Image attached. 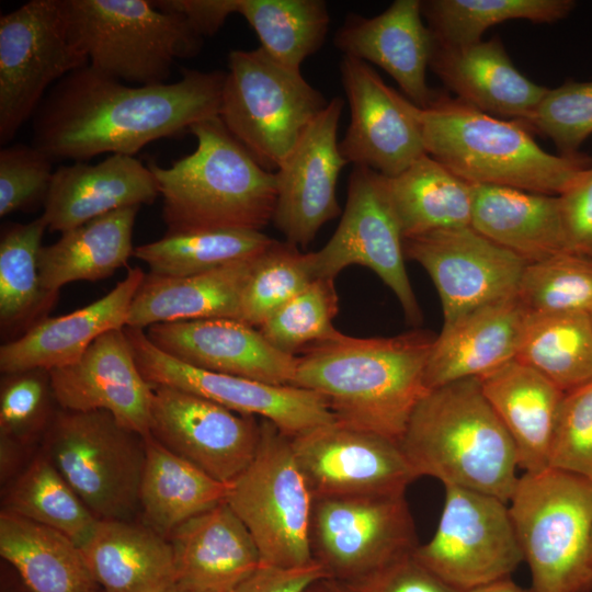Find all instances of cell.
Returning a JSON list of instances; mask_svg holds the SVG:
<instances>
[{
    "label": "cell",
    "instance_id": "obj_35",
    "mask_svg": "<svg viewBox=\"0 0 592 592\" xmlns=\"http://www.w3.org/2000/svg\"><path fill=\"white\" fill-rule=\"evenodd\" d=\"M0 555L32 592H102L78 544L4 510L0 513Z\"/></svg>",
    "mask_w": 592,
    "mask_h": 592
},
{
    "label": "cell",
    "instance_id": "obj_23",
    "mask_svg": "<svg viewBox=\"0 0 592 592\" xmlns=\"http://www.w3.org/2000/svg\"><path fill=\"white\" fill-rule=\"evenodd\" d=\"M422 16L420 0H396L374 18L350 14L337 31L334 45L345 56L384 69L409 101L426 109L440 93L426 82L433 36Z\"/></svg>",
    "mask_w": 592,
    "mask_h": 592
},
{
    "label": "cell",
    "instance_id": "obj_27",
    "mask_svg": "<svg viewBox=\"0 0 592 592\" xmlns=\"http://www.w3.org/2000/svg\"><path fill=\"white\" fill-rule=\"evenodd\" d=\"M429 68L458 100L489 115L522 122L548 90L517 70L498 36L464 46L433 39Z\"/></svg>",
    "mask_w": 592,
    "mask_h": 592
},
{
    "label": "cell",
    "instance_id": "obj_41",
    "mask_svg": "<svg viewBox=\"0 0 592 592\" xmlns=\"http://www.w3.org/2000/svg\"><path fill=\"white\" fill-rule=\"evenodd\" d=\"M238 14L274 60L299 69L323 44L330 23L322 0H239Z\"/></svg>",
    "mask_w": 592,
    "mask_h": 592
},
{
    "label": "cell",
    "instance_id": "obj_50",
    "mask_svg": "<svg viewBox=\"0 0 592 592\" xmlns=\"http://www.w3.org/2000/svg\"><path fill=\"white\" fill-rule=\"evenodd\" d=\"M331 581L334 592H458L421 565L413 553L362 577Z\"/></svg>",
    "mask_w": 592,
    "mask_h": 592
},
{
    "label": "cell",
    "instance_id": "obj_33",
    "mask_svg": "<svg viewBox=\"0 0 592 592\" xmlns=\"http://www.w3.org/2000/svg\"><path fill=\"white\" fill-rule=\"evenodd\" d=\"M140 207L107 213L61 234L39 253L44 289L59 293L66 284L107 278L134 254L133 230Z\"/></svg>",
    "mask_w": 592,
    "mask_h": 592
},
{
    "label": "cell",
    "instance_id": "obj_47",
    "mask_svg": "<svg viewBox=\"0 0 592 592\" xmlns=\"http://www.w3.org/2000/svg\"><path fill=\"white\" fill-rule=\"evenodd\" d=\"M523 123L553 140L559 155L581 153V145L592 134V80H568L548 89Z\"/></svg>",
    "mask_w": 592,
    "mask_h": 592
},
{
    "label": "cell",
    "instance_id": "obj_2",
    "mask_svg": "<svg viewBox=\"0 0 592 592\" xmlns=\"http://www.w3.org/2000/svg\"><path fill=\"white\" fill-rule=\"evenodd\" d=\"M434 337L414 330L389 338L343 333L297 356L291 386L310 390L337 422L399 443L423 396Z\"/></svg>",
    "mask_w": 592,
    "mask_h": 592
},
{
    "label": "cell",
    "instance_id": "obj_59",
    "mask_svg": "<svg viewBox=\"0 0 592 592\" xmlns=\"http://www.w3.org/2000/svg\"><path fill=\"white\" fill-rule=\"evenodd\" d=\"M591 316H592V314H591Z\"/></svg>",
    "mask_w": 592,
    "mask_h": 592
},
{
    "label": "cell",
    "instance_id": "obj_58",
    "mask_svg": "<svg viewBox=\"0 0 592 592\" xmlns=\"http://www.w3.org/2000/svg\"><path fill=\"white\" fill-rule=\"evenodd\" d=\"M172 587H173V585H172ZM170 589H171V588H169V589H167V590L155 591V592H170Z\"/></svg>",
    "mask_w": 592,
    "mask_h": 592
},
{
    "label": "cell",
    "instance_id": "obj_21",
    "mask_svg": "<svg viewBox=\"0 0 592 592\" xmlns=\"http://www.w3.org/2000/svg\"><path fill=\"white\" fill-rule=\"evenodd\" d=\"M49 374L60 409L106 411L125 429L149 433L152 386L136 364L125 328L102 334L77 362Z\"/></svg>",
    "mask_w": 592,
    "mask_h": 592
},
{
    "label": "cell",
    "instance_id": "obj_16",
    "mask_svg": "<svg viewBox=\"0 0 592 592\" xmlns=\"http://www.w3.org/2000/svg\"><path fill=\"white\" fill-rule=\"evenodd\" d=\"M403 252L433 281L442 303L443 325L481 306L516 296L527 265L471 226L403 239Z\"/></svg>",
    "mask_w": 592,
    "mask_h": 592
},
{
    "label": "cell",
    "instance_id": "obj_46",
    "mask_svg": "<svg viewBox=\"0 0 592 592\" xmlns=\"http://www.w3.org/2000/svg\"><path fill=\"white\" fill-rule=\"evenodd\" d=\"M58 409L48 369L2 374L0 436L33 447L37 441H43Z\"/></svg>",
    "mask_w": 592,
    "mask_h": 592
},
{
    "label": "cell",
    "instance_id": "obj_5",
    "mask_svg": "<svg viewBox=\"0 0 592 592\" xmlns=\"http://www.w3.org/2000/svg\"><path fill=\"white\" fill-rule=\"evenodd\" d=\"M425 151L470 184L508 186L559 195L592 158L542 149L519 119H503L440 93L417 109Z\"/></svg>",
    "mask_w": 592,
    "mask_h": 592
},
{
    "label": "cell",
    "instance_id": "obj_36",
    "mask_svg": "<svg viewBox=\"0 0 592 592\" xmlns=\"http://www.w3.org/2000/svg\"><path fill=\"white\" fill-rule=\"evenodd\" d=\"M385 179V187L403 239L470 226L471 184L429 156Z\"/></svg>",
    "mask_w": 592,
    "mask_h": 592
},
{
    "label": "cell",
    "instance_id": "obj_30",
    "mask_svg": "<svg viewBox=\"0 0 592 592\" xmlns=\"http://www.w3.org/2000/svg\"><path fill=\"white\" fill-rule=\"evenodd\" d=\"M470 226L527 264L571 252L557 195L471 184Z\"/></svg>",
    "mask_w": 592,
    "mask_h": 592
},
{
    "label": "cell",
    "instance_id": "obj_28",
    "mask_svg": "<svg viewBox=\"0 0 592 592\" xmlns=\"http://www.w3.org/2000/svg\"><path fill=\"white\" fill-rule=\"evenodd\" d=\"M526 314L516 295L443 325L426 362L428 389L479 378L514 360Z\"/></svg>",
    "mask_w": 592,
    "mask_h": 592
},
{
    "label": "cell",
    "instance_id": "obj_4",
    "mask_svg": "<svg viewBox=\"0 0 592 592\" xmlns=\"http://www.w3.org/2000/svg\"><path fill=\"white\" fill-rule=\"evenodd\" d=\"M195 150L171 167L149 162L162 198L166 234L242 229L261 231L273 218L275 172L264 169L218 116L189 130Z\"/></svg>",
    "mask_w": 592,
    "mask_h": 592
},
{
    "label": "cell",
    "instance_id": "obj_29",
    "mask_svg": "<svg viewBox=\"0 0 592 592\" xmlns=\"http://www.w3.org/2000/svg\"><path fill=\"white\" fill-rule=\"evenodd\" d=\"M478 379L486 399L513 441L519 468L530 474L549 468L565 391L515 358Z\"/></svg>",
    "mask_w": 592,
    "mask_h": 592
},
{
    "label": "cell",
    "instance_id": "obj_22",
    "mask_svg": "<svg viewBox=\"0 0 592 592\" xmlns=\"http://www.w3.org/2000/svg\"><path fill=\"white\" fill-rule=\"evenodd\" d=\"M168 355L196 368L289 385L297 356L274 348L254 327L230 318L157 323L145 331Z\"/></svg>",
    "mask_w": 592,
    "mask_h": 592
},
{
    "label": "cell",
    "instance_id": "obj_1",
    "mask_svg": "<svg viewBox=\"0 0 592 592\" xmlns=\"http://www.w3.org/2000/svg\"><path fill=\"white\" fill-rule=\"evenodd\" d=\"M226 72L184 69L171 83L128 86L90 65L58 81L33 116V143L50 159L135 156L218 116Z\"/></svg>",
    "mask_w": 592,
    "mask_h": 592
},
{
    "label": "cell",
    "instance_id": "obj_45",
    "mask_svg": "<svg viewBox=\"0 0 592 592\" xmlns=\"http://www.w3.org/2000/svg\"><path fill=\"white\" fill-rule=\"evenodd\" d=\"M517 297L527 311L592 314V257L566 252L527 264Z\"/></svg>",
    "mask_w": 592,
    "mask_h": 592
},
{
    "label": "cell",
    "instance_id": "obj_37",
    "mask_svg": "<svg viewBox=\"0 0 592 592\" xmlns=\"http://www.w3.org/2000/svg\"><path fill=\"white\" fill-rule=\"evenodd\" d=\"M47 224L43 216L4 226L0 239V326L14 339L46 318L58 293L43 288L38 260Z\"/></svg>",
    "mask_w": 592,
    "mask_h": 592
},
{
    "label": "cell",
    "instance_id": "obj_51",
    "mask_svg": "<svg viewBox=\"0 0 592 592\" xmlns=\"http://www.w3.org/2000/svg\"><path fill=\"white\" fill-rule=\"evenodd\" d=\"M557 196L570 251L592 257V167Z\"/></svg>",
    "mask_w": 592,
    "mask_h": 592
},
{
    "label": "cell",
    "instance_id": "obj_20",
    "mask_svg": "<svg viewBox=\"0 0 592 592\" xmlns=\"http://www.w3.org/2000/svg\"><path fill=\"white\" fill-rule=\"evenodd\" d=\"M342 98H333L315 117L277 168L272 221L291 242L306 248L319 229L340 214L337 182L348 164L339 148Z\"/></svg>",
    "mask_w": 592,
    "mask_h": 592
},
{
    "label": "cell",
    "instance_id": "obj_39",
    "mask_svg": "<svg viewBox=\"0 0 592 592\" xmlns=\"http://www.w3.org/2000/svg\"><path fill=\"white\" fill-rule=\"evenodd\" d=\"M7 486L2 510L54 528L79 546L98 522L43 449Z\"/></svg>",
    "mask_w": 592,
    "mask_h": 592
},
{
    "label": "cell",
    "instance_id": "obj_25",
    "mask_svg": "<svg viewBox=\"0 0 592 592\" xmlns=\"http://www.w3.org/2000/svg\"><path fill=\"white\" fill-rule=\"evenodd\" d=\"M145 272L130 267L102 298L72 312L46 317L0 348L1 374L31 368L54 369L77 362L102 334L126 327L132 301Z\"/></svg>",
    "mask_w": 592,
    "mask_h": 592
},
{
    "label": "cell",
    "instance_id": "obj_15",
    "mask_svg": "<svg viewBox=\"0 0 592 592\" xmlns=\"http://www.w3.org/2000/svg\"><path fill=\"white\" fill-rule=\"evenodd\" d=\"M125 333L151 385L182 389L237 413L269 420L291 439L335 421L325 400L310 390L196 368L158 349L145 330L126 327Z\"/></svg>",
    "mask_w": 592,
    "mask_h": 592
},
{
    "label": "cell",
    "instance_id": "obj_31",
    "mask_svg": "<svg viewBox=\"0 0 592 592\" xmlns=\"http://www.w3.org/2000/svg\"><path fill=\"white\" fill-rule=\"evenodd\" d=\"M80 549L102 592H155L174 585L171 544L144 523L98 520Z\"/></svg>",
    "mask_w": 592,
    "mask_h": 592
},
{
    "label": "cell",
    "instance_id": "obj_3",
    "mask_svg": "<svg viewBox=\"0 0 592 592\" xmlns=\"http://www.w3.org/2000/svg\"><path fill=\"white\" fill-rule=\"evenodd\" d=\"M400 448L418 477L430 476L509 502L519 481L515 446L479 379L429 390L414 408Z\"/></svg>",
    "mask_w": 592,
    "mask_h": 592
},
{
    "label": "cell",
    "instance_id": "obj_43",
    "mask_svg": "<svg viewBox=\"0 0 592 592\" xmlns=\"http://www.w3.org/2000/svg\"><path fill=\"white\" fill-rule=\"evenodd\" d=\"M312 281L309 253L273 239L253 260L240 297L239 320L259 328Z\"/></svg>",
    "mask_w": 592,
    "mask_h": 592
},
{
    "label": "cell",
    "instance_id": "obj_57",
    "mask_svg": "<svg viewBox=\"0 0 592 592\" xmlns=\"http://www.w3.org/2000/svg\"><path fill=\"white\" fill-rule=\"evenodd\" d=\"M170 592H191V591H186V590H183V589H180V588L173 585V587H171Z\"/></svg>",
    "mask_w": 592,
    "mask_h": 592
},
{
    "label": "cell",
    "instance_id": "obj_53",
    "mask_svg": "<svg viewBox=\"0 0 592 592\" xmlns=\"http://www.w3.org/2000/svg\"><path fill=\"white\" fill-rule=\"evenodd\" d=\"M162 10L181 14L202 37L214 35L227 18L238 13L239 0H163L155 1Z\"/></svg>",
    "mask_w": 592,
    "mask_h": 592
},
{
    "label": "cell",
    "instance_id": "obj_26",
    "mask_svg": "<svg viewBox=\"0 0 592 592\" xmlns=\"http://www.w3.org/2000/svg\"><path fill=\"white\" fill-rule=\"evenodd\" d=\"M159 196L148 166L114 153L98 163L76 161L54 171L44 204L47 229L65 232L116 209L148 205Z\"/></svg>",
    "mask_w": 592,
    "mask_h": 592
},
{
    "label": "cell",
    "instance_id": "obj_17",
    "mask_svg": "<svg viewBox=\"0 0 592 592\" xmlns=\"http://www.w3.org/2000/svg\"><path fill=\"white\" fill-rule=\"evenodd\" d=\"M291 440L312 499L405 494L418 478L398 442L337 421Z\"/></svg>",
    "mask_w": 592,
    "mask_h": 592
},
{
    "label": "cell",
    "instance_id": "obj_24",
    "mask_svg": "<svg viewBox=\"0 0 592 592\" xmlns=\"http://www.w3.org/2000/svg\"><path fill=\"white\" fill-rule=\"evenodd\" d=\"M174 585L191 592H232L260 565L257 545L226 501L179 525L168 537Z\"/></svg>",
    "mask_w": 592,
    "mask_h": 592
},
{
    "label": "cell",
    "instance_id": "obj_32",
    "mask_svg": "<svg viewBox=\"0 0 592 592\" xmlns=\"http://www.w3.org/2000/svg\"><path fill=\"white\" fill-rule=\"evenodd\" d=\"M255 257L191 276L146 274L132 301L126 327L145 330L184 320H239L241 293Z\"/></svg>",
    "mask_w": 592,
    "mask_h": 592
},
{
    "label": "cell",
    "instance_id": "obj_12",
    "mask_svg": "<svg viewBox=\"0 0 592 592\" xmlns=\"http://www.w3.org/2000/svg\"><path fill=\"white\" fill-rule=\"evenodd\" d=\"M445 487V500L432 538L414 558L458 592L510 578L524 561L509 505L486 493Z\"/></svg>",
    "mask_w": 592,
    "mask_h": 592
},
{
    "label": "cell",
    "instance_id": "obj_34",
    "mask_svg": "<svg viewBox=\"0 0 592 592\" xmlns=\"http://www.w3.org/2000/svg\"><path fill=\"white\" fill-rule=\"evenodd\" d=\"M139 493L143 523L164 537L191 517L226 501L230 483L172 453L150 433L144 436Z\"/></svg>",
    "mask_w": 592,
    "mask_h": 592
},
{
    "label": "cell",
    "instance_id": "obj_6",
    "mask_svg": "<svg viewBox=\"0 0 592 592\" xmlns=\"http://www.w3.org/2000/svg\"><path fill=\"white\" fill-rule=\"evenodd\" d=\"M509 511L535 592H592V482L547 468L524 473Z\"/></svg>",
    "mask_w": 592,
    "mask_h": 592
},
{
    "label": "cell",
    "instance_id": "obj_14",
    "mask_svg": "<svg viewBox=\"0 0 592 592\" xmlns=\"http://www.w3.org/2000/svg\"><path fill=\"white\" fill-rule=\"evenodd\" d=\"M309 255L315 280H334L352 264L368 267L396 295L407 320L421 323L422 311L406 271L402 232L384 175L365 167L353 168L339 226L329 241Z\"/></svg>",
    "mask_w": 592,
    "mask_h": 592
},
{
    "label": "cell",
    "instance_id": "obj_18",
    "mask_svg": "<svg viewBox=\"0 0 592 592\" xmlns=\"http://www.w3.org/2000/svg\"><path fill=\"white\" fill-rule=\"evenodd\" d=\"M151 386L149 433L218 481L237 479L255 455L260 421L182 389Z\"/></svg>",
    "mask_w": 592,
    "mask_h": 592
},
{
    "label": "cell",
    "instance_id": "obj_55",
    "mask_svg": "<svg viewBox=\"0 0 592 592\" xmlns=\"http://www.w3.org/2000/svg\"><path fill=\"white\" fill-rule=\"evenodd\" d=\"M467 592H535L532 588H523L510 578L467 591Z\"/></svg>",
    "mask_w": 592,
    "mask_h": 592
},
{
    "label": "cell",
    "instance_id": "obj_8",
    "mask_svg": "<svg viewBox=\"0 0 592 592\" xmlns=\"http://www.w3.org/2000/svg\"><path fill=\"white\" fill-rule=\"evenodd\" d=\"M329 101L261 47L228 56L218 117L266 170L282 164Z\"/></svg>",
    "mask_w": 592,
    "mask_h": 592
},
{
    "label": "cell",
    "instance_id": "obj_7",
    "mask_svg": "<svg viewBox=\"0 0 592 592\" xmlns=\"http://www.w3.org/2000/svg\"><path fill=\"white\" fill-rule=\"evenodd\" d=\"M72 38L89 65L137 86L167 83L177 59L203 37L179 13L147 0H64Z\"/></svg>",
    "mask_w": 592,
    "mask_h": 592
},
{
    "label": "cell",
    "instance_id": "obj_54",
    "mask_svg": "<svg viewBox=\"0 0 592 592\" xmlns=\"http://www.w3.org/2000/svg\"><path fill=\"white\" fill-rule=\"evenodd\" d=\"M32 447L23 445L12 439L0 436V479L8 485L27 465H23L25 454Z\"/></svg>",
    "mask_w": 592,
    "mask_h": 592
},
{
    "label": "cell",
    "instance_id": "obj_9",
    "mask_svg": "<svg viewBox=\"0 0 592 592\" xmlns=\"http://www.w3.org/2000/svg\"><path fill=\"white\" fill-rule=\"evenodd\" d=\"M42 449L98 520L133 521L139 512L144 436L109 412L59 408Z\"/></svg>",
    "mask_w": 592,
    "mask_h": 592
},
{
    "label": "cell",
    "instance_id": "obj_52",
    "mask_svg": "<svg viewBox=\"0 0 592 592\" xmlns=\"http://www.w3.org/2000/svg\"><path fill=\"white\" fill-rule=\"evenodd\" d=\"M319 579H328V577L316 561L297 568H280L261 563L232 592H303Z\"/></svg>",
    "mask_w": 592,
    "mask_h": 592
},
{
    "label": "cell",
    "instance_id": "obj_11",
    "mask_svg": "<svg viewBox=\"0 0 592 592\" xmlns=\"http://www.w3.org/2000/svg\"><path fill=\"white\" fill-rule=\"evenodd\" d=\"M89 65L72 38L64 0H31L0 18V143L34 116L47 92Z\"/></svg>",
    "mask_w": 592,
    "mask_h": 592
},
{
    "label": "cell",
    "instance_id": "obj_42",
    "mask_svg": "<svg viewBox=\"0 0 592 592\" xmlns=\"http://www.w3.org/2000/svg\"><path fill=\"white\" fill-rule=\"evenodd\" d=\"M574 7L572 0H426L422 15L436 43L464 46L481 41L496 24L510 20L555 23Z\"/></svg>",
    "mask_w": 592,
    "mask_h": 592
},
{
    "label": "cell",
    "instance_id": "obj_13",
    "mask_svg": "<svg viewBox=\"0 0 592 592\" xmlns=\"http://www.w3.org/2000/svg\"><path fill=\"white\" fill-rule=\"evenodd\" d=\"M309 546L328 579L367 574L418 546L405 494L312 499Z\"/></svg>",
    "mask_w": 592,
    "mask_h": 592
},
{
    "label": "cell",
    "instance_id": "obj_10",
    "mask_svg": "<svg viewBox=\"0 0 592 592\" xmlns=\"http://www.w3.org/2000/svg\"><path fill=\"white\" fill-rule=\"evenodd\" d=\"M261 436L249 466L230 483L226 502L251 534L261 563L297 568L312 562L309 526L312 497L292 440L260 419Z\"/></svg>",
    "mask_w": 592,
    "mask_h": 592
},
{
    "label": "cell",
    "instance_id": "obj_40",
    "mask_svg": "<svg viewBox=\"0 0 592 592\" xmlns=\"http://www.w3.org/2000/svg\"><path fill=\"white\" fill-rule=\"evenodd\" d=\"M272 238L257 230L213 229L166 234L135 248L134 257L145 262L151 274L191 276L261 253Z\"/></svg>",
    "mask_w": 592,
    "mask_h": 592
},
{
    "label": "cell",
    "instance_id": "obj_49",
    "mask_svg": "<svg viewBox=\"0 0 592 592\" xmlns=\"http://www.w3.org/2000/svg\"><path fill=\"white\" fill-rule=\"evenodd\" d=\"M549 468L592 482V380L565 392L551 443Z\"/></svg>",
    "mask_w": 592,
    "mask_h": 592
},
{
    "label": "cell",
    "instance_id": "obj_38",
    "mask_svg": "<svg viewBox=\"0 0 592 592\" xmlns=\"http://www.w3.org/2000/svg\"><path fill=\"white\" fill-rule=\"evenodd\" d=\"M515 360L565 392L591 382V314L527 311Z\"/></svg>",
    "mask_w": 592,
    "mask_h": 592
},
{
    "label": "cell",
    "instance_id": "obj_56",
    "mask_svg": "<svg viewBox=\"0 0 592 592\" xmlns=\"http://www.w3.org/2000/svg\"><path fill=\"white\" fill-rule=\"evenodd\" d=\"M303 592H334V589L330 579H319L308 585Z\"/></svg>",
    "mask_w": 592,
    "mask_h": 592
},
{
    "label": "cell",
    "instance_id": "obj_44",
    "mask_svg": "<svg viewBox=\"0 0 592 592\" xmlns=\"http://www.w3.org/2000/svg\"><path fill=\"white\" fill-rule=\"evenodd\" d=\"M338 312L334 280L317 278L258 329L274 348L296 356L298 352L342 334L333 326Z\"/></svg>",
    "mask_w": 592,
    "mask_h": 592
},
{
    "label": "cell",
    "instance_id": "obj_48",
    "mask_svg": "<svg viewBox=\"0 0 592 592\" xmlns=\"http://www.w3.org/2000/svg\"><path fill=\"white\" fill-rule=\"evenodd\" d=\"M34 145L14 144L0 151V217L45 204L54 171Z\"/></svg>",
    "mask_w": 592,
    "mask_h": 592
},
{
    "label": "cell",
    "instance_id": "obj_19",
    "mask_svg": "<svg viewBox=\"0 0 592 592\" xmlns=\"http://www.w3.org/2000/svg\"><path fill=\"white\" fill-rule=\"evenodd\" d=\"M340 73L351 112L339 141L348 163L391 178L426 155L415 104L361 59L343 55Z\"/></svg>",
    "mask_w": 592,
    "mask_h": 592
}]
</instances>
